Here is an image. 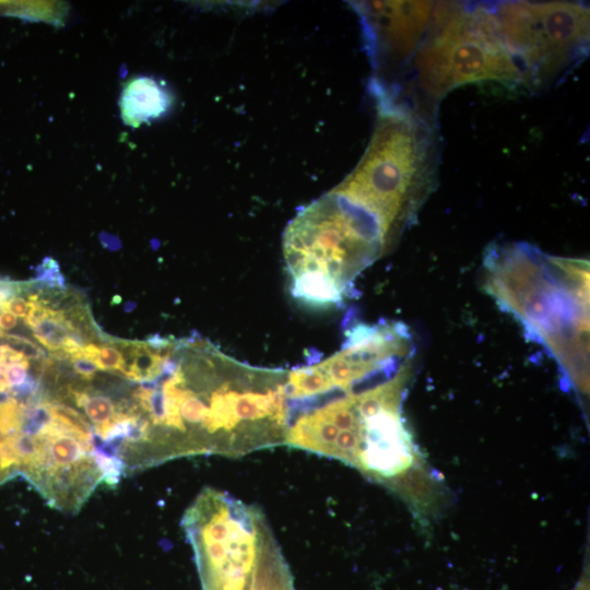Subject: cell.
<instances>
[{
	"instance_id": "cell-1",
	"label": "cell",
	"mask_w": 590,
	"mask_h": 590,
	"mask_svg": "<svg viewBox=\"0 0 590 590\" xmlns=\"http://www.w3.org/2000/svg\"><path fill=\"white\" fill-rule=\"evenodd\" d=\"M415 344L399 321L347 329L338 352L288 370L285 445L357 470L406 434Z\"/></svg>"
},
{
	"instance_id": "cell-2",
	"label": "cell",
	"mask_w": 590,
	"mask_h": 590,
	"mask_svg": "<svg viewBox=\"0 0 590 590\" xmlns=\"http://www.w3.org/2000/svg\"><path fill=\"white\" fill-rule=\"evenodd\" d=\"M484 264L489 294L550 351L570 385L588 392L589 262L514 243L491 246Z\"/></svg>"
},
{
	"instance_id": "cell-3",
	"label": "cell",
	"mask_w": 590,
	"mask_h": 590,
	"mask_svg": "<svg viewBox=\"0 0 590 590\" xmlns=\"http://www.w3.org/2000/svg\"><path fill=\"white\" fill-rule=\"evenodd\" d=\"M390 245L380 220L334 189L286 226L283 257L291 293L309 306L338 305L358 274Z\"/></svg>"
},
{
	"instance_id": "cell-4",
	"label": "cell",
	"mask_w": 590,
	"mask_h": 590,
	"mask_svg": "<svg viewBox=\"0 0 590 590\" xmlns=\"http://www.w3.org/2000/svg\"><path fill=\"white\" fill-rule=\"evenodd\" d=\"M181 526L203 590H295L290 568L257 507L226 492L204 488Z\"/></svg>"
},
{
	"instance_id": "cell-5",
	"label": "cell",
	"mask_w": 590,
	"mask_h": 590,
	"mask_svg": "<svg viewBox=\"0 0 590 590\" xmlns=\"http://www.w3.org/2000/svg\"><path fill=\"white\" fill-rule=\"evenodd\" d=\"M437 157L428 122L414 111L389 108L357 167L335 190L371 211L392 244L435 187Z\"/></svg>"
},
{
	"instance_id": "cell-6",
	"label": "cell",
	"mask_w": 590,
	"mask_h": 590,
	"mask_svg": "<svg viewBox=\"0 0 590 590\" xmlns=\"http://www.w3.org/2000/svg\"><path fill=\"white\" fill-rule=\"evenodd\" d=\"M417 87L440 98L453 88L481 82L524 85L522 72L504 45L494 8L442 2L435 4L417 46Z\"/></svg>"
},
{
	"instance_id": "cell-7",
	"label": "cell",
	"mask_w": 590,
	"mask_h": 590,
	"mask_svg": "<svg viewBox=\"0 0 590 590\" xmlns=\"http://www.w3.org/2000/svg\"><path fill=\"white\" fill-rule=\"evenodd\" d=\"M504 45L526 86L546 83L589 45V10L576 2H506L494 8Z\"/></svg>"
},
{
	"instance_id": "cell-8",
	"label": "cell",
	"mask_w": 590,
	"mask_h": 590,
	"mask_svg": "<svg viewBox=\"0 0 590 590\" xmlns=\"http://www.w3.org/2000/svg\"><path fill=\"white\" fill-rule=\"evenodd\" d=\"M435 4L428 1L374 3L369 13L377 30L393 50L409 55L417 48L433 16Z\"/></svg>"
},
{
	"instance_id": "cell-9",
	"label": "cell",
	"mask_w": 590,
	"mask_h": 590,
	"mask_svg": "<svg viewBox=\"0 0 590 590\" xmlns=\"http://www.w3.org/2000/svg\"><path fill=\"white\" fill-rule=\"evenodd\" d=\"M173 97L164 84L151 76H137L128 81L119 97L122 121L133 128L164 116Z\"/></svg>"
},
{
	"instance_id": "cell-10",
	"label": "cell",
	"mask_w": 590,
	"mask_h": 590,
	"mask_svg": "<svg viewBox=\"0 0 590 590\" xmlns=\"http://www.w3.org/2000/svg\"><path fill=\"white\" fill-rule=\"evenodd\" d=\"M31 329L35 339L43 346L59 354L69 335L74 331H79L74 323L67 318L64 311L52 309L49 306L43 317Z\"/></svg>"
},
{
	"instance_id": "cell-11",
	"label": "cell",
	"mask_w": 590,
	"mask_h": 590,
	"mask_svg": "<svg viewBox=\"0 0 590 590\" xmlns=\"http://www.w3.org/2000/svg\"><path fill=\"white\" fill-rule=\"evenodd\" d=\"M80 352L92 359L98 369L119 373L120 375H123L126 370L127 363L123 354L113 346L87 343Z\"/></svg>"
},
{
	"instance_id": "cell-12",
	"label": "cell",
	"mask_w": 590,
	"mask_h": 590,
	"mask_svg": "<svg viewBox=\"0 0 590 590\" xmlns=\"http://www.w3.org/2000/svg\"><path fill=\"white\" fill-rule=\"evenodd\" d=\"M21 456L17 438L0 440V485L20 475Z\"/></svg>"
},
{
	"instance_id": "cell-13",
	"label": "cell",
	"mask_w": 590,
	"mask_h": 590,
	"mask_svg": "<svg viewBox=\"0 0 590 590\" xmlns=\"http://www.w3.org/2000/svg\"><path fill=\"white\" fill-rule=\"evenodd\" d=\"M35 283L49 288H64L66 280L60 271L59 263L52 257H46L35 270Z\"/></svg>"
},
{
	"instance_id": "cell-14",
	"label": "cell",
	"mask_w": 590,
	"mask_h": 590,
	"mask_svg": "<svg viewBox=\"0 0 590 590\" xmlns=\"http://www.w3.org/2000/svg\"><path fill=\"white\" fill-rule=\"evenodd\" d=\"M0 341L4 342V345L21 353L26 359H46V354L43 349L27 338L3 332L0 337Z\"/></svg>"
},
{
	"instance_id": "cell-15",
	"label": "cell",
	"mask_w": 590,
	"mask_h": 590,
	"mask_svg": "<svg viewBox=\"0 0 590 590\" xmlns=\"http://www.w3.org/2000/svg\"><path fill=\"white\" fill-rule=\"evenodd\" d=\"M30 367L28 359H23L16 363H10L4 365L2 377L11 387L21 386L28 377L27 369Z\"/></svg>"
},
{
	"instance_id": "cell-16",
	"label": "cell",
	"mask_w": 590,
	"mask_h": 590,
	"mask_svg": "<svg viewBox=\"0 0 590 590\" xmlns=\"http://www.w3.org/2000/svg\"><path fill=\"white\" fill-rule=\"evenodd\" d=\"M73 371L83 380L92 381L95 377L98 367L96 364L83 355L81 352H78L69 357Z\"/></svg>"
},
{
	"instance_id": "cell-17",
	"label": "cell",
	"mask_w": 590,
	"mask_h": 590,
	"mask_svg": "<svg viewBox=\"0 0 590 590\" xmlns=\"http://www.w3.org/2000/svg\"><path fill=\"white\" fill-rule=\"evenodd\" d=\"M27 287V283L0 278V311L5 310V304Z\"/></svg>"
},
{
	"instance_id": "cell-18",
	"label": "cell",
	"mask_w": 590,
	"mask_h": 590,
	"mask_svg": "<svg viewBox=\"0 0 590 590\" xmlns=\"http://www.w3.org/2000/svg\"><path fill=\"white\" fill-rule=\"evenodd\" d=\"M4 308L15 317L25 318L30 311V302L16 296L7 303Z\"/></svg>"
},
{
	"instance_id": "cell-19",
	"label": "cell",
	"mask_w": 590,
	"mask_h": 590,
	"mask_svg": "<svg viewBox=\"0 0 590 590\" xmlns=\"http://www.w3.org/2000/svg\"><path fill=\"white\" fill-rule=\"evenodd\" d=\"M17 324L16 317L8 310L0 311V329L11 330Z\"/></svg>"
},
{
	"instance_id": "cell-20",
	"label": "cell",
	"mask_w": 590,
	"mask_h": 590,
	"mask_svg": "<svg viewBox=\"0 0 590 590\" xmlns=\"http://www.w3.org/2000/svg\"><path fill=\"white\" fill-rule=\"evenodd\" d=\"M0 365H5V350L4 345L0 344Z\"/></svg>"
},
{
	"instance_id": "cell-21",
	"label": "cell",
	"mask_w": 590,
	"mask_h": 590,
	"mask_svg": "<svg viewBox=\"0 0 590 590\" xmlns=\"http://www.w3.org/2000/svg\"><path fill=\"white\" fill-rule=\"evenodd\" d=\"M137 307V304L134 302H129L125 305V310L127 312L132 311Z\"/></svg>"
},
{
	"instance_id": "cell-22",
	"label": "cell",
	"mask_w": 590,
	"mask_h": 590,
	"mask_svg": "<svg viewBox=\"0 0 590 590\" xmlns=\"http://www.w3.org/2000/svg\"><path fill=\"white\" fill-rule=\"evenodd\" d=\"M588 589H589V587H588V580H587V581L583 580L582 582H580V583L575 588V590H588Z\"/></svg>"
},
{
	"instance_id": "cell-23",
	"label": "cell",
	"mask_w": 590,
	"mask_h": 590,
	"mask_svg": "<svg viewBox=\"0 0 590 590\" xmlns=\"http://www.w3.org/2000/svg\"><path fill=\"white\" fill-rule=\"evenodd\" d=\"M2 333H3V332H2V330L0 329V337L2 335Z\"/></svg>"
}]
</instances>
